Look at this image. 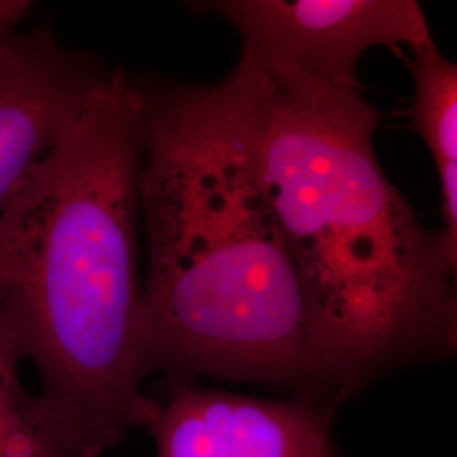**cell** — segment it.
I'll list each match as a JSON object with an SVG mask.
<instances>
[{
    "label": "cell",
    "mask_w": 457,
    "mask_h": 457,
    "mask_svg": "<svg viewBox=\"0 0 457 457\" xmlns=\"http://www.w3.org/2000/svg\"><path fill=\"white\" fill-rule=\"evenodd\" d=\"M143 98L112 70L0 211V311L77 457L151 422L143 392Z\"/></svg>",
    "instance_id": "7a4b0ae2"
},
{
    "label": "cell",
    "mask_w": 457,
    "mask_h": 457,
    "mask_svg": "<svg viewBox=\"0 0 457 457\" xmlns=\"http://www.w3.org/2000/svg\"><path fill=\"white\" fill-rule=\"evenodd\" d=\"M413 79L411 129L420 136L436 164L442 196V236L457 260V65L436 43L398 54Z\"/></svg>",
    "instance_id": "52a82bcc"
},
{
    "label": "cell",
    "mask_w": 457,
    "mask_h": 457,
    "mask_svg": "<svg viewBox=\"0 0 457 457\" xmlns=\"http://www.w3.org/2000/svg\"><path fill=\"white\" fill-rule=\"evenodd\" d=\"M262 83L260 175L328 396L339 405L378 376L451 360L457 260L378 163V111L360 88Z\"/></svg>",
    "instance_id": "3957f363"
},
{
    "label": "cell",
    "mask_w": 457,
    "mask_h": 457,
    "mask_svg": "<svg viewBox=\"0 0 457 457\" xmlns=\"http://www.w3.org/2000/svg\"><path fill=\"white\" fill-rule=\"evenodd\" d=\"M28 0H0V56L19 31L22 19L31 11Z\"/></svg>",
    "instance_id": "9c48e42d"
},
{
    "label": "cell",
    "mask_w": 457,
    "mask_h": 457,
    "mask_svg": "<svg viewBox=\"0 0 457 457\" xmlns=\"http://www.w3.org/2000/svg\"><path fill=\"white\" fill-rule=\"evenodd\" d=\"M21 360L16 336L0 311V457H77L41 396L24 390Z\"/></svg>",
    "instance_id": "ba28073f"
},
{
    "label": "cell",
    "mask_w": 457,
    "mask_h": 457,
    "mask_svg": "<svg viewBox=\"0 0 457 457\" xmlns=\"http://www.w3.org/2000/svg\"><path fill=\"white\" fill-rule=\"evenodd\" d=\"M334 411L305 396L262 398L179 381L146 428L156 457H337Z\"/></svg>",
    "instance_id": "5b68a950"
},
{
    "label": "cell",
    "mask_w": 457,
    "mask_h": 457,
    "mask_svg": "<svg viewBox=\"0 0 457 457\" xmlns=\"http://www.w3.org/2000/svg\"><path fill=\"white\" fill-rule=\"evenodd\" d=\"M109 77L96 58L66 48L46 28L14 36L0 56V211Z\"/></svg>",
    "instance_id": "8992f818"
},
{
    "label": "cell",
    "mask_w": 457,
    "mask_h": 457,
    "mask_svg": "<svg viewBox=\"0 0 457 457\" xmlns=\"http://www.w3.org/2000/svg\"><path fill=\"white\" fill-rule=\"evenodd\" d=\"M134 82L143 98V375L262 383L337 407L262 187V79L239 60L222 82Z\"/></svg>",
    "instance_id": "6da1fadb"
},
{
    "label": "cell",
    "mask_w": 457,
    "mask_h": 457,
    "mask_svg": "<svg viewBox=\"0 0 457 457\" xmlns=\"http://www.w3.org/2000/svg\"><path fill=\"white\" fill-rule=\"evenodd\" d=\"M239 33L241 62L275 87H358V63L371 48L432 45L415 0H215L196 2Z\"/></svg>",
    "instance_id": "277c9868"
}]
</instances>
